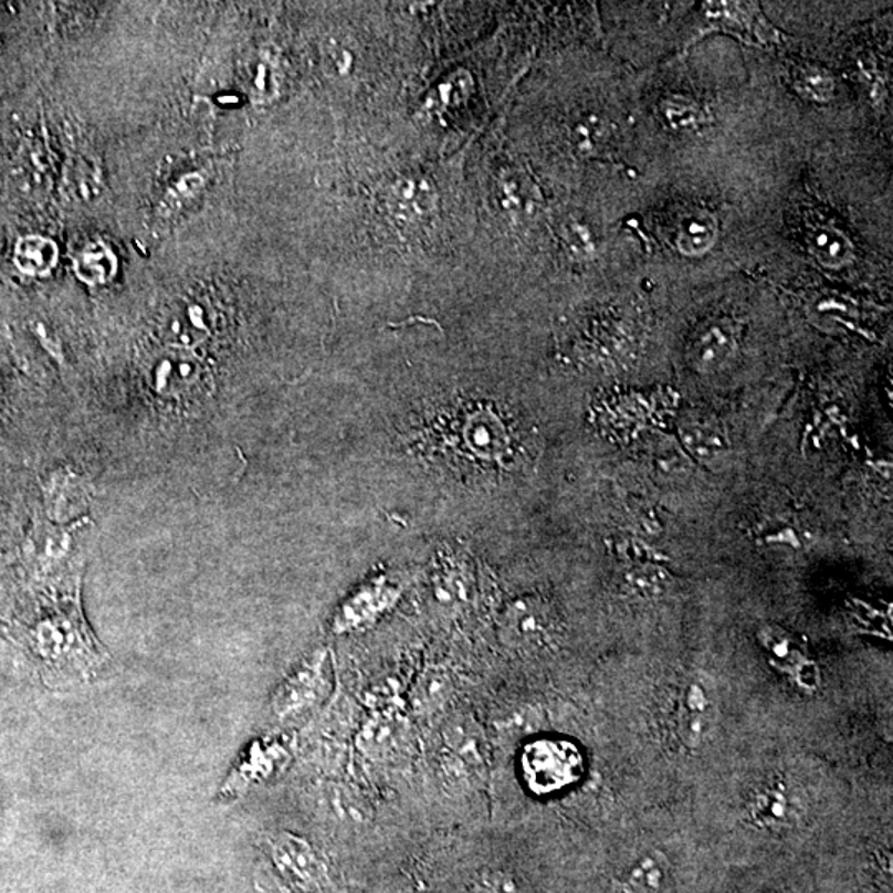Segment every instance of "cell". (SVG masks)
<instances>
[{
  "instance_id": "obj_1",
  "label": "cell",
  "mask_w": 893,
  "mask_h": 893,
  "mask_svg": "<svg viewBox=\"0 0 893 893\" xmlns=\"http://www.w3.org/2000/svg\"><path fill=\"white\" fill-rule=\"evenodd\" d=\"M522 775L529 791L546 796L568 788L582 773V756L565 739H536L525 746Z\"/></svg>"
},
{
  "instance_id": "obj_2",
  "label": "cell",
  "mask_w": 893,
  "mask_h": 893,
  "mask_svg": "<svg viewBox=\"0 0 893 893\" xmlns=\"http://www.w3.org/2000/svg\"><path fill=\"white\" fill-rule=\"evenodd\" d=\"M329 686L325 655H313L279 686L272 698L273 713L282 719L303 715L328 696Z\"/></svg>"
},
{
  "instance_id": "obj_3",
  "label": "cell",
  "mask_w": 893,
  "mask_h": 893,
  "mask_svg": "<svg viewBox=\"0 0 893 893\" xmlns=\"http://www.w3.org/2000/svg\"><path fill=\"white\" fill-rule=\"evenodd\" d=\"M706 19L726 32L738 33L743 40L758 43H778L782 36L766 22L756 3L710 2L705 3Z\"/></svg>"
},
{
  "instance_id": "obj_4",
  "label": "cell",
  "mask_w": 893,
  "mask_h": 893,
  "mask_svg": "<svg viewBox=\"0 0 893 893\" xmlns=\"http://www.w3.org/2000/svg\"><path fill=\"white\" fill-rule=\"evenodd\" d=\"M273 861L283 875L303 887H316L325 878V865L312 844L293 834H282L273 842Z\"/></svg>"
},
{
  "instance_id": "obj_5",
  "label": "cell",
  "mask_w": 893,
  "mask_h": 893,
  "mask_svg": "<svg viewBox=\"0 0 893 893\" xmlns=\"http://www.w3.org/2000/svg\"><path fill=\"white\" fill-rule=\"evenodd\" d=\"M548 629L543 609L529 602L513 606L506 614L505 632L516 648H538L545 642Z\"/></svg>"
},
{
  "instance_id": "obj_6",
  "label": "cell",
  "mask_w": 893,
  "mask_h": 893,
  "mask_svg": "<svg viewBox=\"0 0 893 893\" xmlns=\"http://www.w3.org/2000/svg\"><path fill=\"white\" fill-rule=\"evenodd\" d=\"M118 272L115 252L102 240L88 243L75 259V273L88 285H103L112 282Z\"/></svg>"
},
{
  "instance_id": "obj_7",
  "label": "cell",
  "mask_w": 893,
  "mask_h": 893,
  "mask_svg": "<svg viewBox=\"0 0 893 893\" xmlns=\"http://www.w3.org/2000/svg\"><path fill=\"white\" fill-rule=\"evenodd\" d=\"M718 229L710 212L693 211L683 216L676 227V246L685 255H700L715 243Z\"/></svg>"
},
{
  "instance_id": "obj_8",
  "label": "cell",
  "mask_w": 893,
  "mask_h": 893,
  "mask_svg": "<svg viewBox=\"0 0 893 893\" xmlns=\"http://www.w3.org/2000/svg\"><path fill=\"white\" fill-rule=\"evenodd\" d=\"M475 723L469 718H456L446 726V748L469 768H479L485 761L483 742Z\"/></svg>"
},
{
  "instance_id": "obj_9",
  "label": "cell",
  "mask_w": 893,
  "mask_h": 893,
  "mask_svg": "<svg viewBox=\"0 0 893 893\" xmlns=\"http://www.w3.org/2000/svg\"><path fill=\"white\" fill-rule=\"evenodd\" d=\"M710 703L705 690L692 683L683 693L679 705V732L686 745H698L710 715Z\"/></svg>"
},
{
  "instance_id": "obj_10",
  "label": "cell",
  "mask_w": 893,
  "mask_h": 893,
  "mask_svg": "<svg viewBox=\"0 0 893 893\" xmlns=\"http://www.w3.org/2000/svg\"><path fill=\"white\" fill-rule=\"evenodd\" d=\"M59 262V246L42 235L23 237L17 242L15 263L29 275H46Z\"/></svg>"
},
{
  "instance_id": "obj_11",
  "label": "cell",
  "mask_w": 893,
  "mask_h": 893,
  "mask_svg": "<svg viewBox=\"0 0 893 893\" xmlns=\"http://www.w3.org/2000/svg\"><path fill=\"white\" fill-rule=\"evenodd\" d=\"M753 819L775 828L795 819V806L781 786L765 788L756 795L752 806Z\"/></svg>"
},
{
  "instance_id": "obj_12",
  "label": "cell",
  "mask_w": 893,
  "mask_h": 893,
  "mask_svg": "<svg viewBox=\"0 0 893 893\" xmlns=\"http://www.w3.org/2000/svg\"><path fill=\"white\" fill-rule=\"evenodd\" d=\"M811 252L824 265L841 266L848 260H851L852 245L849 239L842 235L841 230L834 229V227L821 225L812 233Z\"/></svg>"
},
{
  "instance_id": "obj_13",
  "label": "cell",
  "mask_w": 893,
  "mask_h": 893,
  "mask_svg": "<svg viewBox=\"0 0 893 893\" xmlns=\"http://www.w3.org/2000/svg\"><path fill=\"white\" fill-rule=\"evenodd\" d=\"M199 375L198 363L181 353H172L166 356L158 368H156V385L159 389H181L191 385Z\"/></svg>"
},
{
  "instance_id": "obj_14",
  "label": "cell",
  "mask_w": 893,
  "mask_h": 893,
  "mask_svg": "<svg viewBox=\"0 0 893 893\" xmlns=\"http://www.w3.org/2000/svg\"><path fill=\"white\" fill-rule=\"evenodd\" d=\"M168 329L175 336L176 345L189 346L201 342L202 336L208 335V328L202 322L201 306H186L176 312Z\"/></svg>"
},
{
  "instance_id": "obj_15",
  "label": "cell",
  "mask_w": 893,
  "mask_h": 893,
  "mask_svg": "<svg viewBox=\"0 0 893 893\" xmlns=\"http://www.w3.org/2000/svg\"><path fill=\"white\" fill-rule=\"evenodd\" d=\"M795 86L805 98L826 103L834 96V78L824 70L802 66L796 72Z\"/></svg>"
},
{
  "instance_id": "obj_16",
  "label": "cell",
  "mask_w": 893,
  "mask_h": 893,
  "mask_svg": "<svg viewBox=\"0 0 893 893\" xmlns=\"http://www.w3.org/2000/svg\"><path fill=\"white\" fill-rule=\"evenodd\" d=\"M661 109L665 122L676 132H690V129L700 128L705 123L702 108L690 102V98L675 96V98L664 99Z\"/></svg>"
},
{
  "instance_id": "obj_17",
  "label": "cell",
  "mask_w": 893,
  "mask_h": 893,
  "mask_svg": "<svg viewBox=\"0 0 893 893\" xmlns=\"http://www.w3.org/2000/svg\"><path fill=\"white\" fill-rule=\"evenodd\" d=\"M665 871L662 868V858L659 855H651V858L642 859L638 868L632 871L629 878L628 892L631 893H654L661 889L664 882Z\"/></svg>"
},
{
  "instance_id": "obj_18",
  "label": "cell",
  "mask_w": 893,
  "mask_h": 893,
  "mask_svg": "<svg viewBox=\"0 0 893 893\" xmlns=\"http://www.w3.org/2000/svg\"><path fill=\"white\" fill-rule=\"evenodd\" d=\"M729 349H732V335H729V329L715 326V328L708 329V332L698 339L696 355H698L700 361L716 363L725 358Z\"/></svg>"
},
{
  "instance_id": "obj_19",
  "label": "cell",
  "mask_w": 893,
  "mask_h": 893,
  "mask_svg": "<svg viewBox=\"0 0 893 893\" xmlns=\"http://www.w3.org/2000/svg\"><path fill=\"white\" fill-rule=\"evenodd\" d=\"M476 893H526L512 874L505 871H483L476 879Z\"/></svg>"
},
{
  "instance_id": "obj_20",
  "label": "cell",
  "mask_w": 893,
  "mask_h": 893,
  "mask_svg": "<svg viewBox=\"0 0 893 893\" xmlns=\"http://www.w3.org/2000/svg\"><path fill=\"white\" fill-rule=\"evenodd\" d=\"M206 182H208V178H206L204 172H195V175L186 176V178L169 192L168 201L171 202L172 208H179V204H182V202L195 199L196 196L199 195V191H202Z\"/></svg>"
}]
</instances>
